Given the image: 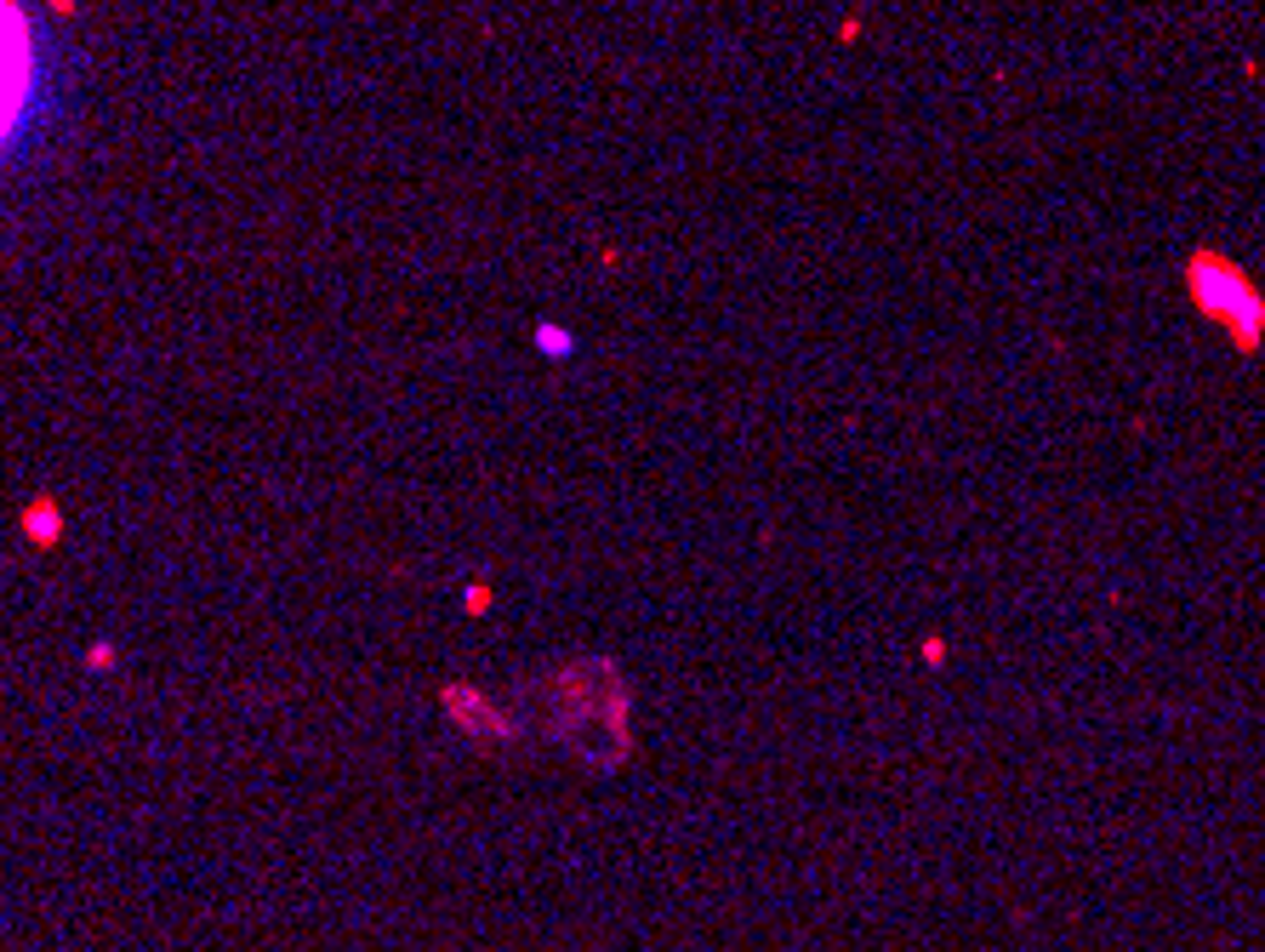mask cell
<instances>
[{
    "mask_svg": "<svg viewBox=\"0 0 1265 952\" xmlns=\"http://www.w3.org/2000/svg\"><path fill=\"white\" fill-rule=\"evenodd\" d=\"M1191 291H1198V303L1208 308L1214 319H1243V337H1254L1265 308L1254 297V286H1248L1243 274L1231 269V263L1220 257H1191Z\"/></svg>",
    "mask_w": 1265,
    "mask_h": 952,
    "instance_id": "2",
    "label": "cell"
},
{
    "mask_svg": "<svg viewBox=\"0 0 1265 952\" xmlns=\"http://www.w3.org/2000/svg\"><path fill=\"white\" fill-rule=\"evenodd\" d=\"M30 63H35L30 18H23L18 0H0V143L12 137L23 103H30Z\"/></svg>",
    "mask_w": 1265,
    "mask_h": 952,
    "instance_id": "1",
    "label": "cell"
}]
</instances>
